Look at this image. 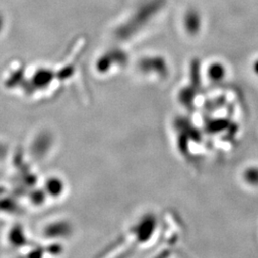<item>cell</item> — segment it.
Listing matches in <instances>:
<instances>
[{"label":"cell","mask_w":258,"mask_h":258,"mask_svg":"<svg viewBox=\"0 0 258 258\" xmlns=\"http://www.w3.org/2000/svg\"><path fill=\"white\" fill-rule=\"evenodd\" d=\"M184 25L188 34H198L202 27V19L200 14L196 10H189L184 16Z\"/></svg>","instance_id":"cell-1"},{"label":"cell","mask_w":258,"mask_h":258,"mask_svg":"<svg viewBox=\"0 0 258 258\" xmlns=\"http://www.w3.org/2000/svg\"><path fill=\"white\" fill-rule=\"evenodd\" d=\"M227 68L226 66L219 61H213L208 66L207 76L208 79L214 83H220L227 77Z\"/></svg>","instance_id":"cell-2"},{"label":"cell","mask_w":258,"mask_h":258,"mask_svg":"<svg viewBox=\"0 0 258 258\" xmlns=\"http://www.w3.org/2000/svg\"><path fill=\"white\" fill-rule=\"evenodd\" d=\"M3 23H4V22H3V19H2V17L0 16V31L2 30V27H3Z\"/></svg>","instance_id":"cell-3"}]
</instances>
